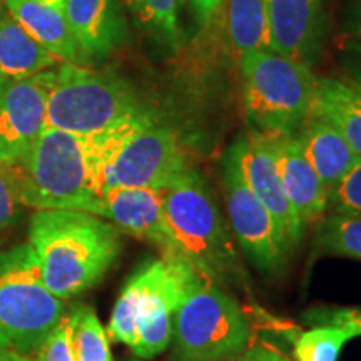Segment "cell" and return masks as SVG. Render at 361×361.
<instances>
[{
	"label": "cell",
	"mask_w": 361,
	"mask_h": 361,
	"mask_svg": "<svg viewBox=\"0 0 361 361\" xmlns=\"http://www.w3.org/2000/svg\"><path fill=\"white\" fill-rule=\"evenodd\" d=\"M29 245L45 286L69 300L101 281L121 251L112 223L84 211L39 209L30 219Z\"/></svg>",
	"instance_id": "cell-1"
},
{
	"label": "cell",
	"mask_w": 361,
	"mask_h": 361,
	"mask_svg": "<svg viewBox=\"0 0 361 361\" xmlns=\"http://www.w3.org/2000/svg\"><path fill=\"white\" fill-rule=\"evenodd\" d=\"M22 206L92 214L101 200L94 137L45 128L30 151L11 166Z\"/></svg>",
	"instance_id": "cell-2"
},
{
	"label": "cell",
	"mask_w": 361,
	"mask_h": 361,
	"mask_svg": "<svg viewBox=\"0 0 361 361\" xmlns=\"http://www.w3.org/2000/svg\"><path fill=\"white\" fill-rule=\"evenodd\" d=\"M202 274L186 258L149 261L117 298L109 322L112 340L126 343L139 360H152L173 341V318L191 284Z\"/></svg>",
	"instance_id": "cell-3"
},
{
	"label": "cell",
	"mask_w": 361,
	"mask_h": 361,
	"mask_svg": "<svg viewBox=\"0 0 361 361\" xmlns=\"http://www.w3.org/2000/svg\"><path fill=\"white\" fill-rule=\"evenodd\" d=\"M101 194L112 188L162 191L192 168L179 134L144 109L107 133L94 135Z\"/></svg>",
	"instance_id": "cell-4"
},
{
	"label": "cell",
	"mask_w": 361,
	"mask_h": 361,
	"mask_svg": "<svg viewBox=\"0 0 361 361\" xmlns=\"http://www.w3.org/2000/svg\"><path fill=\"white\" fill-rule=\"evenodd\" d=\"M166 223L180 255L213 283L243 284L241 261L213 192L196 169L161 191Z\"/></svg>",
	"instance_id": "cell-5"
},
{
	"label": "cell",
	"mask_w": 361,
	"mask_h": 361,
	"mask_svg": "<svg viewBox=\"0 0 361 361\" xmlns=\"http://www.w3.org/2000/svg\"><path fill=\"white\" fill-rule=\"evenodd\" d=\"M64 316V300L45 286L29 243L0 251V348L37 353Z\"/></svg>",
	"instance_id": "cell-6"
},
{
	"label": "cell",
	"mask_w": 361,
	"mask_h": 361,
	"mask_svg": "<svg viewBox=\"0 0 361 361\" xmlns=\"http://www.w3.org/2000/svg\"><path fill=\"white\" fill-rule=\"evenodd\" d=\"M144 109L130 84L116 72L62 64L49 92L47 126L94 137Z\"/></svg>",
	"instance_id": "cell-7"
},
{
	"label": "cell",
	"mask_w": 361,
	"mask_h": 361,
	"mask_svg": "<svg viewBox=\"0 0 361 361\" xmlns=\"http://www.w3.org/2000/svg\"><path fill=\"white\" fill-rule=\"evenodd\" d=\"M239 66L247 119L261 133L295 134L313 106L318 79L310 66L274 51L247 52Z\"/></svg>",
	"instance_id": "cell-8"
},
{
	"label": "cell",
	"mask_w": 361,
	"mask_h": 361,
	"mask_svg": "<svg viewBox=\"0 0 361 361\" xmlns=\"http://www.w3.org/2000/svg\"><path fill=\"white\" fill-rule=\"evenodd\" d=\"M173 341L179 361H234L247 350L251 324L236 298L200 276L174 311Z\"/></svg>",
	"instance_id": "cell-9"
},
{
	"label": "cell",
	"mask_w": 361,
	"mask_h": 361,
	"mask_svg": "<svg viewBox=\"0 0 361 361\" xmlns=\"http://www.w3.org/2000/svg\"><path fill=\"white\" fill-rule=\"evenodd\" d=\"M226 207L233 236L247 259L264 274H278L293 255L286 238L269 211L252 194L229 151L223 157Z\"/></svg>",
	"instance_id": "cell-10"
},
{
	"label": "cell",
	"mask_w": 361,
	"mask_h": 361,
	"mask_svg": "<svg viewBox=\"0 0 361 361\" xmlns=\"http://www.w3.org/2000/svg\"><path fill=\"white\" fill-rule=\"evenodd\" d=\"M56 69L0 80V164H17L47 128V99Z\"/></svg>",
	"instance_id": "cell-11"
},
{
	"label": "cell",
	"mask_w": 361,
	"mask_h": 361,
	"mask_svg": "<svg viewBox=\"0 0 361 361\" xmlns=\"http://www.w3.org/2000/svg\"><path fill=\"white\" fill-rule=\"evenodd\" d=\"M228 151L236 161L239 173L245 178L252 194L269 211L286 238L288 246L295 251L303 239L305 226L301 224L284 194L273 135L255 130L238 137V141Z\"/></svg>",
	"instance_id": "cell-12"
},
{
	"label": "cell",
	"mask_w": 361,
	"mask_h": 361,
	"mask_svg": "<svg viewBox=\"0 0 361 361\" xmlns=\"http://www.w3.org/2000/svg\"><path fill=\"white\" fill-rule=\"evenodd\" d=\"M92 214L109 219L124 233L151 243L166 258H184L166 223L161 191L147 188H112L96 202Z\"/></svg>",
	"instance_id": "cell-13"
},
{
	"label": "cell",
	"mask_w": 361,
	"mask_h": 361,
	"mask_svg": "<svg viewBox=\"0 0 361 361\" xmlns=\"http://www.w3.org/2000/svg\"><path fill=\"white\" fill-rule=\"evenodd\" d=\"M273 135L276 164L284 194L301 224L322 221L328 209V191L313 166L306 159L300 139L295 134Z\"/></svg>",
	"instance_id": "cell-14"
},
{
	"label": "cell",
	"mask_w": 361,
	"mask_h": 361,
	"mask_svg": "<svg viewBox=\"0 0 361 361\" xmlns=\"http://www.w3.org/2000/svg\"><path fill=\"white\" fill-rule=\"evenodd\" d=\"M64 13L84 61L107 57L126 37L119 0H66Z\"/></svg>",
	"instance_id": "cell-15"
},
{
	"label": "cell",
	"mask_w": 361,
	"mask_h": 361,
	"mask_svg": "<svg viewBox=\"0 0 361 361\" xmlns=\"http://www.w3.org/2000/svg\"><path fill=\"white\" fill-rule=\"evenodd\" d=\"M271 51L293 61H310L319 32L318 0H266Z\"/></svg>",
	"instance_id": "cell-16"
},
{
	"label": "cell",
	"mask_w": 361,
	"mask_h": 361,
	"mask_svg": "<svg viewBox=\"0 0 361 361\" xmlns=\"http://www.w3.org/2000/svg\"><path fill=\"white\" fill-rule=\"evenodd\" d=\"M4 7L12 19L52 54L61 64H79L84 62L78 44L67 24L64 8L45 6L35 0H4Z\"/></svg>",
	"instance_id": "cell-17"
},
{
	"label": "cell",
	"mask_w": 361,
	"mask_h": 361,
	"mask_svg": "<svg viewBox=\"0 0 361 361\" xmlns=\"http://www.w3.org/2000/svg\"><path fill=\"white\" fill-rule=\"evenodd\" d=\"M306 159L322 179L328 194L361 161L345 137L319 117L310 116L298 135Z\"/></svg>",
	"instance_id": "cell-18"
},
{
	"label": "cell",
	"mask_w": 361,
	"mask_h": 361,
	"mask_svg": "<svg viewBox=\"0 0 361 361\" xmlns=\"http://www.w3.org/2000/svg\"><path fill=\"white\" fill-rule=\"evenodd\" d=\"M331 124L361 159V90L338 79L316 80L311 114Z\"/></svg>",
	"instance_id": "cell-19"
},
{
	"label": "cell",
	"mask_w": 361,
	"mask_h": 361,
	"mask_svg": "<svg viewBox=\"0 0 361 361\" xmlns=\"http://www.w3.org/2000/svg\"><path fill=\"white\" fill-rule=\"evenodd\" d=\"M61 64L0 7V80L25 79Z\"/></svg>",
	"instance_id": "cell-20"
},
{
	"label": "cell",
	"mask_w": 361,
	"mask_h": 361,
	"mask_svg": "<svg viewBox=\"0 0 361 361\" xmlns=\"http://www.w3.org/2000/svg\"><path fill=\"white\" fill-rule=\"evenodd\" d=\"M228 30L239 57L255 51H271L266 0H231Z\"/></svg>",
	"instance_id": "cell-21"
},
{
	"label": "cell",
	"mask_w": 361,
	"mask_h": 361,
	"mask_svg": "<svg viewBox=\"0 0 361 361\" xmlns=\"http://www.w3.org/2000/svg\"><path fill=\"white\" fill-rule=\"evenodd\" d=\"M71 346L74 361H114L109 338L89 306H75L69 314Z\"/></svg>",
	"instance_id": "cell-22"
},
{
	"label": "cell",
	"mask_w": 361,
	"mask_h": 361,
	"mask_svg": "<svg viewBox=\"0 0 361 361\" xmlns=\"http://www.w3.org/2000/svg\"><path fill=\"white\" fill-rule=\"evenodd\" d=\"M316 245L333 256L361 261V218L333 213L319 221Z\"/></svg>",
	"instance_id": "cell-23"
},
{
	"label": "cell",
	"mask_w": 361,
	"mask_h": 361,
	"mask_svg": "<svg viewBox=\"0 0 361 361\" xmlns=\"http://www.w3.org/2000/svg\"><path fill=\"white\" fill-rule=\"evenodd\" d=\"M360 336L351 326H323L303 331L295 341V356L298 361H338L343 346L350 340Z\"/></svg>",
	"instance_id": "cell-24"
},
{
	"label": "cell",
	"mask_w": 361,
	"mask_h": 361,
	"mask_svg": "<svg viewBox=\"0 0 361 361\" xmlns=\"http://www.w3.org/2000/svg\"><path fill=\"white\" fill-rule=\"evenodd\" d=\"M126 6L147 32L156 35L166 45H179L178 6L179 0H126Z\"/></svg>",
	"instance_id": "cell-25"
},
{
	"label": "cell",
	"mask_w": 361,
	"mask_h": 361,
	"mask_svg": "<svg viewBox=\"0 0 361 361\" xmlns=\"http://www.w3.org/2000/svg\"><path fill=\"white\" fill-rule=\"evenodd\" d=\"M328 207L335 214L361 218V161L328 194Z\"/></svg>",
	"instance_id": "cell-26"
},
{
	"label": "cell",
	"mask_w": 361,
	"mask_h": 361,
	"mask_svg": "<svg viewBox=\"0 0 361 361\" xmlns=\"http://www.w3.org/2000/svg\"><path fill=\"white\" fill-rule=\"evenodd\" d=\"M20 196L11 166L0 164V231L16 223L20 214Z\"/></svg>",
	"instance_id": "cell-27"
},
{
	"label": "cell",
	"mask_w": 361,
	"mask_h": 361,
	"mask_svg": "<svg viewBox=\"0 0 361 361\" xmlns=\"http://www.w3.org/2000/svg\"><path fill=\"white\" fill-rule=\"evenodd\" d=\"M35 361H74L71 346L69 314L62 318V322L57 324L51 336L37 350Z\"/></svg>",
	"instance_id": "cell-28"
},
{
	"label": "cell",
	"mask_w": 361,
	"mask_h": 361,
	"mask_svg": "<svg viewBox=\"0 0 361 361\" xmlns=\"http://www.w3.org/2000/svg\"><path fill=\"white\" fill-rule=\"evenodd\" d=\"M314 322L335 324V326H351L361 336V308H341V310H322L310 314Z\"/></svg>",
	"instance_id": "cell-29"
},
{
	"label": "cell",
	"mask_w": 361,
	"mask_h": 361,
	"mask_svg": "<svg viewBox=\"0 0 361 361\" xmlns=\"http://www.w3.org/2000/svg\"><path fill=\"white\" fill-rule=\"evenodd\" d=\"M341 64L350 82L361 87V44L346 42L341 54Z\"/></svg>",
	"instance_id": "cell-30"
},
{
	"label": "cell",
	"mask_w": 361,
	"mask_h": 361,
	"mask_svg": "<svg viewBox=\"0 0 361 361\" xmlns=\"http://www.w3.org/2000/svg\"><path fill=\"white\" fill-rule=\"evenodd\" d=\"M346 32H348V42L361 44V0H355L346 22Z\"/></svg>",
	"instance_id": "cell-31"
},
{
	"label": "cell",
	"mask_w": 361,
	"mask_h": 361,
	"mask_svg": "<svg viewBox=\"0 0 361 361\" xmlns=\"http://www.w3.org/2000/svg\"><path fill=\"white\" fill-rule=\"evenodd\" d=\"M194 11H196L197 22L201 25H206L207 22L213 19V16L218 12V8L223 4V0H191Z\"/></svg>",
	"instance_id": "cell-32"
},
{
	"label": "cell",
	"mask_w": 361,
	"mask_h": 361,
	"mask_svg": "<svg viewBox=\"0 0 361 361\" xmlns=\"http://www.w3.org/2000/svg\"><path fill=\"white\" fill-rule=\"evenodd\" d=\"M234 361H274V350L263 345H255L239 355Z\"/></svg>",
	"instance_id": "cell-33"
},
{
	"label": "cell",
	"mask_w": 361,
	"mask_h": 361,
	"mask_svg": "<svg viewBox=\"0 0 361 361\" xmlns=\"http://www.w3.org/2000/svg\"><path fill=\"white\" fill-rule=\"evenodd\" d=\"M0 361H30L29 356L13 353V351L0 348Z\"/></svg>",
	"instance_id": "cell-34"
},
{
	"label": "cell",
	"mask_w": 361,
	"mask_h": 361,
	"mask_svg": "<svg viewBox=\"0 0 361 361\" xmlns=\"http://www.w3.org/2000/svg\"><path fill=\"white\" fill-rule=\"evenodd\" d=\"M35 2L45 4V6L59 7V8H64V6H66V0H35Z\"/></svg>",
	"instance_id": "cell-35"
},
{
	"label": "cell",
	"mask_w": 361,
	"mask_h": 361,
	"mask_svg": "<svg viewBox=\"0 0 361 361\" xmlns=\"http://www.w3.org/2000/svg\"><path fill=\"white\" fill-rule=\"evenodd\" d=\"M274 361H290L288 358H284L281 353H278V351H274Z\"/></svg>",
	"instance_id": "cell-36"
},
{
	"label": "cell",
	"mask_w": 361,
	"mask_h": 361,
	"mask_svg": "<svg viewBox=\"0 0 361 361\" xmlns=\"http://www.w3.org/2000/svg\"><path fill=\"white\" fill-rule=\"evenodd\" d=\"M134 361H144V360H139V358H137V360H134Z\"/></svg>",
	"instance_id": "cell-37"
},
{
	"label": "cell",
	"mask_w": 361,
	"mask_h": 361,
	"mask_svg": "<svg viewBox=\"0 0 361 361\" xmlns=\"http://www.w3.org/2000/svg\"><path fill=\"white\" fill-rule=\"evenodd\" d=\"M0 7H2V0H0Z\"/></svg>",
	"instance_id": "cell-38"
},
{
	"label": "cell",
	"mask_w": 361,
	"mask_h": 361,
	"mask_svg": "<svg viewBox=\"0 0 361 361\" xmlns=\"http://www.w3.org/2000/svg\"><path fill=\"white\" fill-rule=\"evenodd\" d=\"M356 87H358V89H360V90H361V87H360V85H356Z\"/></svg>",
	"instance_id": "cell-39"
}]
</instances>
